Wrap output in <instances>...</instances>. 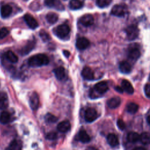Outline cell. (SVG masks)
<instances>
[{"instance_id": "d6a6232c", "label": "cell", "mask_w": 150, "mask_h": 150, "mask_svg": "<svg viewBox=\"0 0 150 150\" xmlns=\"http://www.w3.org/2000/svg\"><path fill=\"white\" fill-rule=\"evenodd\" d=\"M39 36L43 42H47L50 39V35L44 30H40V32H39Z\"/></svg>"}, {"instance_id": "83f0119b", "label": "cell", "mask_w": 150, "mask_h": 150, "mask_svg": "<svg viewBox=\"0 0 150 150\" xmlns=\"http://www.w3.org/2000/svg\"><path fill=\"white\" fill-rule=\"evenodd\" d=\"M11 117L8 112L4 111L0 115V122L2 124H5L9 122Z\"/></svg>"}, {"instance_id": "ba28073f", "label": "cell", "mask_w": 150, "mask_h": 150, "mask_svg": "<svg viewBox=\"0 0 150 150\" xmlns=\"http://www.w3.org/2000/svg\"><path fill=\"white\" fill-rule=\"evenodd\" d=\"M29 105L33 110H36L39 105V98L36 92H33L29 98Z\"/></svg>"}, {"instance_id": "cb8c5ba5", "label": "cell", "mask_w": 150, "mask_h": 150, "mask_svg": "<svg viewBox=\"0 0 150 150\" xmlns=\"http://www.w3.org/2000/svg\"><path fill=\"white\" fill-rule=\"evenodd\" d=\"M4 56L6 59L12 63H15L18 60L17 56L11 50H8L6 52H5Z\"/></svg>"}, {"instance_id": "7402d4cb", "label": "cell", "mask_w": 150, "mask_h": 150, "mask_svg": "<svg viewBox=\"0 0 150 150\" xmlns=\"http://www.w3.org/2000/svg\"><path fill=\"white\" fill-rule=\"evenodd\" d=\"M9 104L8 98L5 93H0V109L4 110L8 107Z\"/></svg>"}, {"instance_id": "d4e9b609", "label": "cell", "mask_w": 150, "mask_h": 150, "mask_svg": "<svg viewBox=\"0 0 150 150\" xmlns=\"http://www.w3.org/2000/svg\"><path fill=\"white\" fill-rule=\"evenodd\" d=\"M83 6V2L80 0H70L69 2V8L73 10L79 9L81 8Z\"/></svg>"}, {"instance_id": "484cf974", "label": "cell", "mask_w": 150, "mask_h": 150, "mask_svg": "<svg viewBox=\"0 0 150 150\" xmlns=\"http://www.w3.org/2000/svg\"><path fill=\"white\" fill-rule=\"evenodd\" d=\"M140 139V135L135 132H130L127 135V139L129 142L135 143Z\"/></svg>"}, {"instance_id": "4dcf8cb0", "label": "cell", "mask_w": 150, "mask_h": 150, "mask_svg": "<svg viewBox=\"0 0 150 150\" xmlns=\"http://www.w3.org/2000/svg\"><path fill=\"white\" fill-rule=\"evenodd\" d=\"M112 0H96V5L99 8H105L111 3Z\"/></svg>"}, {"instance_id": "60d3db41", "label": "cell", "mask_w": 150, "mask_h": 150, "mask_svg": "<svg viewBox=\"0 0 150 150\" xmlns=\"http://www.w3.org/2000/svg\"><path fill=\"white\" fill-rule=\"evenodd\" d=\"M132 150H146V149L143 147L139 146V147H136V148H134Z\"/></svg>"}, {"instance_id": "d6986e66", "label": "cell", "mask_w": 150, "mask_h": 150, "mask_svg": "<svg viewBox=\"0 0 150 150\" xmlns=\"http://www.w3.org/2000/svg\"><path fill=\"white\" fill-rule=\"evenodd\" d=\"M121 87L123 90L127 92L128 94H131L134 93V88L130 82L127 80H122L121 82Z\"/></svg>"}, {"instance_id": "ffe728a7", "label": "cell", "mask_w": 150, "mask_h": 150, "mask_svg": "<svg viewBox=\"0 0 150 150\" xmlns=\"http://www.w3.org/2000/svg\"><path fill=\"white\" fill-rule=\"evenodd\" d=\"M78 139L83 143H87L90 141V137L89 135L84 129H81L78 133Z\"/></svg>"}, {"instance_id": "e0dca14e", "label": "cell", "mask_w": 150, "mask_h": 150, "mask_svg": "<svg viewBox=\"0 0 150 150\" xmlns=\"http://www.w3.org/2000/svg\"><path fill=\"white\" fill-rule=\"evenodd\" d=\"M12 8L9 5H4L1 7L0 13L1 16L3 18H8L12 13Z\"/></svg>"}, {"instance_id": "4316f807", "label": "cell", "mask_w": 150, "mask_h": 150, "mask_svg": "<svg viewBox=\"0 0 150 150\" xmlns=\"http://www.w3.org/2000/svg\"><path fill=\"white\" fill-rule=\"evenodd\" d=\"M46 19L48 23L54 24L58 20V15L54 12H49L46 16Z\"/></svg>"}, {"instance_id": "7bdbcfd3", "label": "cell", "mask_w": 150, "mask_h": 150, "mask_svg": "<svg viewBox=\"0 0 150 150\" xmlns=\"http://www.w3.org/2000/svg\"><path fill=\"white\" fill-rule=\"evenodd\" d=\"M146 121H147V122L148 124L150 125V115H148L147 118H146Z\"/></svg>"}, {"instance_id": "e575fe53", "label": "cell", "mask_w": 150, "mask_h": 150, "mask_svg": "<svg viewBox=\"0 0 150 150\" xmlns=\"http://www.w3.org/2000/svg\"><path fill=\"white\" fill-rule=\"evenodd\" d=\"M117 125L118 128L121 130H124L125 128V124L124 122V121L121 119H119L117 120Z\"/></svg>"}, {"instance_id": "d590c367", "label": "cell", "mask_w": 150, "mask_h": 150, "mask_svg": "<svg viewBox=\"0 0 150 150\" xmlns=\"http://www.w3.org/2000/svg\"><path fill=\"white\" fill-rule=\"evenodd\" d=\"M57 134L56 132H51L48 133L46 135V139H49V140H54V139L57 138Z\"/></svg>"}, {"instance_id": "836d02e7", "label": "cell", "mask_w": 150, "mask_h": 150, "mask_svg": "<svg viewBox=\"0 0 150 150\" xmlns=\"http://www.w3.org/2000/svg\"><path fill=\"white\" fill-rule=\"evenodd\" d=\"M9 33V30L6 28H2L0 29V39H4Z\"/></svg>"}, {"instance_id": "1f68e13d", "label": "cell", "mask_w": 150, "mask_h": 150, "mask_svg": "<svg viewBox=\"0 0 150 150\" xmlns=\"http://www.w3.org/2000/svg\"><path fill=\"white\" fill-rule=\"evenodd\" d=\"M45 120L49 123H54L56 122L57 120V118L50 113H47L45 117Z\"/></svg>"}, {"instance_id": "44dd1931", "label": "cell", "mask_w": 150, "mask_h": 150, "mask_svg": "<svg viewBox=\"0 0 150 150\" xmlns=\"http://www.w3.org/2000/svg\"><path fill=\"white\" fill-rule=\"evenodd\" d=\"M107 140L108 144L111 147H115L119 144L118 139L114 134H109L107 135Z\"/></svg>"}, {"instance_id": "74e56055", "label": "cell", "mask_w": 150, "mask_h": 150, "mask_svg": "<svg viewBox=\"0 0 150 150\" xmlns=\"http://www.w3.org/2000/svg\"><path fill=\"white\" fill-rule=\"evenodd\" d=\"M144 91L146 96L150 98V83H147L144 87Z\"/></svg>"}, {"instance_id": "ab89813d", "label": "cell", "mask_w": 150, "mask_h": 150, "mask_svg": "<svg viewBox=\"0 0 150 150\" xmlns=\"http://www.w3.org/2000/svg\"><path fill=\"white\" fill-rule=\"evenodd\" d=\"M63 54L66 57H69L70 56V53L68 51V50H64L63 51Z\"/></svg>"}, {"instance_id": "3957f363", "label": "cell", "mask_w": 150, "mask_h": 150, "mask_svg": "<svg viewBox=\"0 0 150 150\" xmlns=\"http://www.w3.org/2000/svg\"><path fill=\"white\" fill-rule=\"evenodd\" d=\"M125 32L128 40H133L135 39L139 35V29L135 25H131L128 26L126 29Z\"/></svg>"}, {"instance_id": "8992f818", "label": "cell", "mask_w": 150, "mask_h": 150, "mask_svg": "<svg viewBox=\"0 0 150 150\" xmlns=\"http://www.w3.org/2000/svg\"><path fill=\"white\" fill-rule=\"evenodd\" d=\"M23 18L26 23L30 29H35L38 26V23L37 21L31 15L28 13L25 14L23 16Z\"/></svg>"}, {"instance_id": "7c38bea8", "label": "cell", "mask_w": 150, "mask_h": 150, "mask_svg": "<svg viewBox=\"0 0 150 150\" xmlns=\"http://www.w3.org/2000/svg\"><path fill=\"white\" fill-rule=\"evenodd\" d=\"M81 76L84 79L87 80H92L94 78L93 71L89 67H85L81 71Z\"/></svg>"}, {"instance_id": "6da1fadb", "label": "cell", "mask_w": 150, "mask_h": 150, "mask_svg": "<svg viewBox=\"0 0 150 150\" xmlns=\"http://www.w3.org/2000/svg\"><path fill=\"white\" fill-rule=\"evenodd\" d=\"M49 59L45 54H37L29 57L28 59V64L31 67H40L48 64Z\"/></svg>"}, {"instance_id": "7a4b0ae2", "label": "cell", "mask_w": 150, "mask_h": 150, "mask_svg": "<svg viewBox=\"0 0 150 150\" xmlns=\"http://www.w3.org/2000/svg\"><path fill=\"white\" fill-rule=\"evenodd\" d=\"M56 35L60 39H65L70 32V28L67 24H61L57 26L54 30Z\"/></svg>"}, {"instance_id": "ac0fdd59", "label": "cell", "mask_w": 150, "mask_h": 150, "mask_svg": "<svg viewBox=\"0 0 150 150\" xmlns=\"http://www.w3.org/2000/svg\"><path fill=\"white\" fill-rule=\"evenodd\" d=\"M121 99L120 97H114L109 99L107 101V105L109 108L114 109L119 107L121 104Z\"/></svg>"}, {"instance_id": "5b68a950", "label": "cell", "mask_w": 150, "mask_h": 150, "mask_svg": "<svg viewBox=\"0 0 150 150\" xmlns=\"http://www.w3.org/2000/svg\"><path fill=\"white\" fill-rule=\"evenodd\" d=\"M98 117L97 111L93 108H88L84 114V118L87 122H91L95 121Z\"/></svg>"}, {"instance_id": "52a82bcc", "label": "cell", "mask_w": 150, "mask_h": 150, "mask_svg": "<svg viewBox=\"0 0 150 150\" xmlns=\"http://www.w3.org/2000/svg\"><path fill=\"white\" fill-rule=\"evenodd\" d=\"M89 46H90L89 40L84 37L79 38L76 40V46L79 50H84L87 49Z\"/></svg>"}, {"instance_id": "5bb4252c", "label": "cell", "mask_w": 150, "mask_h": 150, "mask_svg": "<svg viewBox=\"0 0 150 150\" xmlns=\"http://www.w3.org/2000/svg\"><path fill=\"white\" fill-rule=\"evenodd\" d=\"M53 72L55 75V77L59 80H63L66 78V70L62 66H60L54 69Z\"/></svg>"}, {"instance_id": "f546056e", "label": "cell", "mask_w": 150, "mask_h": 150, "mask_svg": "<svg viewBox=\"0 0 150 150\" xmlns=\"http://www.w3.org/2000/svg\"><path fill=\"white\" fill-rule=\"evenodd\" d=\"M139 140L144 145L149 144L150 143V133L147 132H142L140 135Z\"/></svg>"}, {"instance_id": "8d00e7d4", "label": "cell", "mask_w": 150, "mask_h": 150, "mask_svg": "<svg viewBox=\"0 0 150 150\" xmlns=\"http://www.w3.org/2000/svg\"><path fill=\"white\" fill-rule=\"evenodd\" d=\"M18 147L19 145L16 140H14L12 142H11V143L9 145V148L11 150H17L18 149Z\"/></svg>"}, {"instance_id": "4fadbf2b", "label": "cell", "mask_w": 150, "mask_h": 150, "mask_svg": "<svg viewBox=\"0 0 150 150\" xmlns=\"http://www.w3.org/2000/svg\"><path fill=\"white\" fill-rule=\"evenodd\" d=\"M45 4L49 8H55L59 10H63L64 9L63 5L59 0H45Z\"/></svg>"}, {"instance_id": "9a60e30c", "label": "cell", "mask_w": 150, "mask_h": 150, "mask_svg": "<svg viewBox=\"0 0 150 150\" xmlns=\"http://www.w3.org/2000/svg\"><path fill=\"white\" fill-rule=\"evenodd\" d=\"M71 128V124L68 120H64L61 121L57 125V129L61 132H66L70 130Z\"/></svg>"}, {"instance_id": "603a6c76", "label": "cell", "mask_w": 150, "mask_h": 150, "mask_svg": "<svg viewBox=\"0 0 150 150\" xmlns=\"http://www.w3.org/2000/svg\"><path fill=\"white\" fill-rule=\"evenodd\" d=\"M119 69L122 73H129L131 71V66L128 62L122 61L119 64Z\"/></svg>"}, {"instance_id": "9c48e42d", "label": "cell", "mask_w": 150, "mask_h": 150, "mask_svg": "<svg viewBox=\"0 0 150 150\" xmlns=\"http://www.w3.org/2000/svg\"><path fill=\"white\" fill-rule=\"evenodd\" d=\"M125 12V8L122 5H115L111 11V13L118 17H122L124 16Z\"/></svg>"}, {"instance_id": "ee69618b", "label": "cell", "mask_w": 150, "mask_h": 150, "mask_svg": "<svg viewBox=\"0 0 150 150\" xmlns=\"http://www.w3.org/2000/svg\"><path fill=\"white\" fill-rule=\"evenodd\" d=\"M149 80H150V75H149Z\"/></svg>"}, {"instance_id": "277c9868", "label": "cell", "mask_w": 150, "mask_h": 150, "mask_svg": "<svg viewBox=\"0 0 150 150\" xmlns=\"http://www.w3.org/2000/svg\"><path fill=\"white\" fill-rule=\"evenodd\" d=\"M141 55V52L136 44H132L128 50V57L132 60H137Z\"/></svg>"}, {"instance_id": "f1b7e54d", "label": "cell", "mask_w": 150, "mask_h": 150, "mask_svg": "<svg viewBox=\"0 0 150 150\" xmlns=\"http://www.w3.org/2000/svg\"><path fill=\"white\" fill-rule=\"evenodd\" d=\"M138 105L135 103H129L127 105V111L131 114H135L138 110Z\"/></svg>"}, {"instance_id": "f35d334b", "label": "cell", "mask_w": 150, "mask_h": 150, "mask_svg": "<svg viewBox=\"0 0 150 150\" xmlns=\"http://www.w3.org/2000/svg\"><path fill=\"white\" fill-rule=\"evenodd\" d=\"M115 90L117 91H118V92H119V93H123V89H122V88L121 87H120V86H116L115 87Z\"/></svg>"}, {"instance_id": "b9f144b4", "label": "cell", "mask_w": 150, "mask_h": 150, "mask_svg": "<svg viewBox=\"0 0 150 150\" xmlns=\"http://www.w3.org/2000/svg\"><path fill=\"white\" fill-rule=\"evenodd\" d=\"M86 150H98V149L94 147H88V148L86 149Z\"/></svg>"}, {"instance_id": "2e32d148", "label": "cell", "mask_w": 150, "mask_h": 150, "mask_svg": "<svg viewBox=\"0 0 150 150\" xmlns=\"http://www.w3.org/2000/svg\"><path fill=\"white\" fill-rule=\"evenodd\" d=\"M35 40H30L29 41L21 50V53L22 55L28 54L32 50V49L35 47Z\"/></svg>"}, {"instance_id": "30bf717a", "label": "cell", "mask_w": 150, "mask_h": 150, "mask_svg": "<svg viewBox=\"0 0 150 150\" xmlns=\"http://www.w3.org/2000/svg\"><path fill=\"white\" fill-rule=\"evenodd\" d=\"M79 21L81 25L87 27L93 24L94 18L91 14H85L80 18Z\"/></svg>"}, {"instance_id": "8fae6325", "label": "cell", "mask_w": 150, "mask_h": 150, "mask_svg": "<svg viewBox=\"0 0 150 150\" xmlns=\"http://www.w3.org/2000/svg\"><path fill=\"white\" fill-rule=\"evenodd\" d=\"M94 90L99 94H104L108 90V86L107 82L104 81H100L96 83L94 87Z\"/></svg>"}]
</instances>
